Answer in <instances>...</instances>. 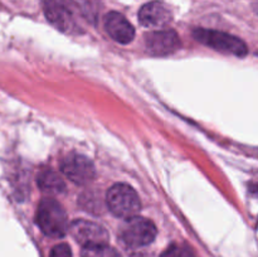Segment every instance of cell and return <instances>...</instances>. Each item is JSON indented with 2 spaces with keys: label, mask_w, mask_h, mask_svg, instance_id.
<instances>
[{
  "label": "cell",
  "mask_w": 258,
  "mask_h": 257,
  "mask_svg": "<svg viewBox=\"0 0 258 257\" xmlns=\"http://www.w3.org/2000/svg\"><path fill=\"white\" fill-rule=\"evenodd\" d=\"M70 232L73 238L83 247L107 244L108 242V233L105 227L95 223V222L78 219V221L72 222Z\"/></svg>",
  "instance_id": "8992f818"
},
{
  "label": "cell",
  "mask_w": 258,
  "mask_h": 257,
  "mask_svg": "<svg viewBox=\"0 0 258 257\" xmlns=\"http://www.w3.org/2000/svg\"><path fill=\"white\" fill-rule=\"evenodd\" d=\"M35 222L42 232L53 238L63 237L67 232V213L58 201L44 198L37 209Z\"/></svg>",
  "instance_id": "7a4b0ae2"
},
{
  "label": "cell",
  "mask_w": 258,
  "mask_h": 257,
  "mask_svg": "<svg viewBox=\"0 0 258 257\" xmlns=\"http://www.w3.org/2000/svg\"><path fill=\"white\" fill-rule=\"evenodd\" d=\"M49 257H72V252L68 244L60 243L52 249Z\"/></svg>",
  "instance_id": "4fadbf2b"
},
{
  "label": "cell",
  "mask_w": 258,
  "mask_h": 257,
  "mask_svg": "<svg viewBox=\"0 0 258 257\" xmlns=\"http://www.w3.org/2000/svg\"><path fill=\"white\" fill-rule=\"evenodd\" d=\"M193 35L202 44L208 45L219 52L229 53V54L237 55V57H246L248 53V48L243 40L234 35L219 32V30L198 28L193 32Z\"/></svg>",
  "instance_id": "277c9868"
},
{
  "label": "cell",
  "mask_w": 258,
  "mask_h": 257,
  "mask_svg": "<svg viewBox=\"0 0 258 257\" xmlns=\"http://www.w3.org/2000/svg\"><path fill=\"white\" fill-rule=\"evenodd\" d=\"M173 19L171 10L161 2H150L143 5L139 12V20L146 28H161Z\"/></svg>",
  "instance_id": "9c48e42d"
},
{
  "label": "cell",
  "mask_w": 258,
  "mask_h": 257,
  "mask_svg": "<svg viewBox=\"0 0 258 257\" xmlns=\"http://www.w3.org/2000/svg\"><path fill=\"white\" fill-rule=\"evenodd\" d=\"M160 257H178V248L176 246L171 244L160 254Z\"/></svg>",
  "instance_id": "5bb4252c"
},
{
  "label": "cell",
  "mask_w": 258,
  "mask_h": 257,
  "mask_svg": "<svg viewBox=\"0 0 258 257\" xmlns=\"http://www.w3.org/2000/svg\"><path fill=\"white\" fill-rule=\"evenodd\" d=\"M178 257H196L194 252L189 246H184L180 252H178Z\"/></svg>",
  "instance_id": "9a60e30c"
},
{
  "label": "cell",
  "mask_w": 258,
  "mask_h": 257,
  "mask_svg": "<svg viewBox=\"0 0 258 257\" xmlns=\"http://www.w3.org/2000/svg\"><path fill=\"white\" fill-rule=\"evenodd\" d=\"M156 237V227L143 217H131L121 227V239L126 246L139 248L150 244Z\"/></svg>",
  "instance_id": "5b68a950"
},
{
  "label": "cell",
  "mask_w": 258,
  "mask_h": 257,
  "mask_svg": "<svg viewBox=\"0 0 258 257\" xmlns=\"http://www.w3.org/2000/svg\"><path fill=\"white\" fill-rule=\"evenodd\" d=\"M62 171L76 184H87L95 178L96 170L92 161L81 154H71L62 161Z\"/></svg>",
  "instance_id": "52a82bcc"
},
{
  "label": "cell",
  "mask_w": 258,
  "mask_h": 257,
  "mask_svg": "<svg viewBox=\"0 0 258 257\" xmlns=\"http://www.w3.org/2000/svg\"><path fill=\"white\" fill-rule=\"evenodd\" d=\"M81 257H122L115 248L108 244H97V246L83 247Z\"/></svg>",
  "instance_id": "7c38bea8"
},
{
  "label": "cell",
  "mask_w": 258,
  "mask_h": 257,
  "mask_svg": "<svg viewBox=\"0 0 258 257\" xmlns=\"http://www.w3.org/2000/svg\"><path fill=\"white\" fill-rule=\"evenodd\" d=\"M44 14L50 24L66 34L85 32L86 15L75 0H45Z\"/></svg>",
  "instance_id": "6da1fadb"
},
{
  "label": "cell",
  "mask_w": 258,
  "mask_h": 257,
  "mask_svg": "<svg viewBox=\"0 0 258 257\" xmlns=\"http://www.w3.org/2000/svg\"><path fill=\"white\" fill-rule=\"evenodd\" d=\"M108 209L120 218H131L140 212L141 203L138 193L130 185L123 183L111 186L106 197Z\"/></svg>",
  "instance_id": "3957f363"
},
{
  "label": "cell",
  "mask_w": 258,
  "mask_h": 257,
  "mask_svg": "<svg viewBox=\"0 0 258 257\" xmlns=\"http://www.w3.org/2000/svg\"><path fill=\"white\" fill-rule=\"evenodd\" d=\"M146 49L153 55H168L180 47L179 35L174 30H156L145 35Z\"/></svg>",
  "instance_id": "ba28073f"
},
{
  "label": "cell",
  "mask_w": 258,
  "mask_h": 257,
  "mask_svg": "<svg viewBox=\"0 0 258 257\" xmlns=\"http://www.w3.org/2000/svg\"><path fill=\"white\" fill-rule=\"evenodd\" d=\"M38 184H39L40 189L43 191H47V193L50 194L62 193L66 189V184L60 179V176L55 174L54 171L50 170H47L40 174L39 179H38Z\"/></svg>",
  "instance_id": "8fae6325"
},
{
  "label": "cell",
  "mask_w": 258,
  "mask_h": 257,
  "mask_svg": "<svg viewBox=\"0 0 258 257\" xmlns=\"http://www.w3.org/2000/svg\"><path fill=\"white\" fill-rule=\"evenodd\" d=\"M107 34L121 44H127L135 37V29L131 23L118 12H110L105 17Z\"/></svg>",
  "instance_id": "30bf717a"
}]
</instances>
